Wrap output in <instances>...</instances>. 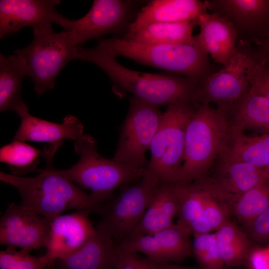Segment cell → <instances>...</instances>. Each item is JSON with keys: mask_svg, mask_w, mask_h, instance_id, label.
Instances as JSON below:
<instances>
[{"mask_svg": "<svg viewBox=\"0 0 269 269\" xmlns=\"http://www.w3.org/2000/svg\"><path fill=\"white\" fill-rule=\"evenodd\" d=\"M252 48L261 59L269 63V32Z\"/></svg>", "mask_w": 269, "mask_h": 269, "instance_id": "obj_38", "label": "cell"}, {"mask_svg": "<svg viewBox=\"0 0 269 269\" xmlns=\"http://www.w3.org/2000/svg\"><path fill=\"white\" fill-rule=\"evenodd\" d=\"M161 269H192L191 268L181 266L176 264L170 263H159Z\"/></svg>", "mask_w": 269, "mask_h": 269, "instance_id": "obj_39", "label": "cell"}, {"mask_svg": "<svg viewBox=\"0 0 269 269\" xmlns=\"http://www.w3.org/2000/svg\"><path fill=\"white\" fill-rule=\"evenodd\" d=\"M198 103L169 105L152 140L147 170L160 182L176 183L183 161L185 131Z\"/></svg>", "mask_w": 269, "mask_h": 269, "instance_id": "obj_7", "label": "cell"}, {"mask_svg": "<svg viewBox=\"0 0 269 269\" xmlns=\"http://www.w3.org/2000/svg\"><path fill=\"white\" fill-rule=\"evenodd\" d=\"M249 49L251 59L247 76L250 89L269 99V63L261 59L252 47Z\"/></svg>", "mask_w": 269, "mask_h": 269, "instance_id": "obj_34", "label": "cell"}, {"mask_svg": "<svg viewBox=\"0 0 269 269\" xmlns=\"http://www.w3.org/2000/svg\"><path fill=\"white\" fill-rule=\"evenodd\" d=\"M211 183L208 175L190 182L175 183L179 200L176 225L188 233L190 225L202 212Z\"/></svg>", "mask_w": 269, "mask_h": 269, "instance_id": "obj_26", "label": "cell"}, {"mask_svg": "<svg viewBox=\"0 0 269 269\" xmlns=\"http://www.w3.org/2000/svg\"><path fill=\"white\" fill-rule=\"evenodd\" d=\"M117 246L111 238L97 231L77 251L57 260L52 269H114Z\"/></svg>", "mask_w": 269, "mask_h": 269, "instance_id": "obj_23", "label": "cell"}, {"mask_svg": "<svg viewBox=\"0 0 269 269\" xmlns=\"http://www.w3.org/2000/svg\"><path fill=\"white\" fill-rule=\"evenodd\" d=\"M199 33L193 36L195 43L213 61L227 66L239 52L237 35L232 23L225 17L206 11L196 19Z\"/></svg>", "mask_w": 269, "mask_h": 269, "instance_id": "obj_17", "label": "cell"}, {"mask_svg": "<svg viewBox=\"0 0 269 269\" xmlns=\"http://www.w3.org/2000/svg\"><path fill=\"white\" fill-rule=\"evenodd\" d=\"M16 113L21 118V123L14 139L34 141L55 144L64 139L74 141L83 134L84 127L79 119L72 115L64 117L62 123H55L31 115L25 105Z\"/></svg>", "mask_w": 269, "mask_h": 269, "instance_id": "obj_19", "label": "cell"}, {"mask_svg": "<svg viewBox=\"0 0 269 269\" xmlns=\"http://www.w3.org/2000/svg\"><path fill=\"white\" fill-rule=\"evenodd\" d=\"M237 46L239 52L229 63L211 74L202 84L198 91V103H214L217 108L226 111L249 91V46Z\"/></svg>", "mask_w": 269, "mask_h": 269, "instance_id": "obj_10", "label": "cell"}, {"mask_svg": "<svg viewBox=\"0 0 269 269\" xmlns=\"http://www.w3.org/2000/svg\"></svg>", "mask_w": 269, "mask_h": 269, "instance_id": "obj_42", "label": "cell"}, {"mask_svg": "<svg viewBox=\"0 0 269 269\" xmlns=\"http://www.w3.org/2000/svg\"><path fill=\"white\" fill-rule=\"evenodd\" d=\"M208 12L233 24L237 44L253 47L269 32V0H206Z\"/></svg>", "mask_w": 269, "mask_h": 269, "instance_id": "obj_12", "label": "cell"}, {"mask_svg": "<svg viewBox=\"0 0 269 269\" xmlns=\"http://www.w3.org/2000/svg\"><path fill=\"white\" fill-rule=\"evenodd\" d=\"M231 137L226 111L209 104L198 103L186 128L183 161L176 183L207 176L228 148Z\"/></svg>", "mask_w": 269, "mask_h": 269, "instance_id": "obj_3", "label": "cell"}, {"mask_svg": "<svg viewBox=\"0 0 269 269\" xmlns=\"http://www.w3.org/2000/svg\"><path fill=\"white\" fill-rule=\"evenodd\" d=\"M131 0H95L83 17L71 20L67 30L76 46L104 35L118 32L132 23Z\"/></svg>", "mask_w": 269, "mask_h": 269, "instance_id": "obj_11", "label": "cell"}, {"mask_svg": "<svg viewBox=\"0 0 269 269\" xmlns=\"http://www.w3.org/2000/svg\"><path fill=\"white\" fill-rule=\"evenodd\" d=\"M265 177L269 182V165L265 168Z\"/></svg>", "mask_w": 269, "mask_h": 269, "instance_id": "obj_40", "label": "cell"}, {"mask_svg": "<svg viewBox=\"0 0 269 269\" xmlns=\"http://www.w3.org/2000/svg\"><path fill=\"white\" fill-rule=\"evenodd\" d=\"M179 208L176 184L160 182L141 221L130 237L152 234L174 226L173 219L178 215Z\"/></svg>", "mask_w": 269, "mask_h": 269, "instance_id": "obj_22", "label": "cell"}, {"mask_svg": "<svg viewBox=\"0 0 269 269\" xmlns=\"http://www.w3.org/2000/svg\"><path fill=\"white\" fill-rule=\"evenodd\" d=\"M269 205V182L265 178L245 192L232 204L231 212L246 226Z\"/></svg>", "mask_w": 269, "mask_h": 269, "instance_id": "obj_31", "label": "cell"}, {"mask_svg": "<svg viewBox=\"0 0 269 269\" xmlns=\"http://www.w3.org/2000/svg\"><path fill=\"white\" fill-rule=\"evenodd\" d=\"M190 236L175 224L152 234L129 237L118 245L131 252L143 254L155 263H169L192 255Z\"/></svg>", "mask_w": 269, "mask_h": 269, "instance_id": "obj_15", "label": "cell"}, {"mask_svg": "<svg viewBox=\"0 0 269 269\" xmlns=\"http://www.w3.org/2000/svg\"><path fill=\"white\" fill-rule=\"evenodd\" d=\"M90 211L77 210L60 215L51 221L45 256L49 267L55 262L77 251L97 232L89 218Z\"/></svg>", "mask_w": 269, "mask_h": 269, "instance_id": "obj_16", "label": "cell"}, {"mask_svg": "<svg viewBox=\"0 0 269 269\" xmlns=\"http://www.w3.org/2000/svg\"><path fill=\"white\" fill-rule=\"evenodd\" d=\"M230 213L228 203L211 178L203 208L198 217L190 225L189 233L194 235L216 231L230 220Z\"/></svg>", "mask_w": 269, "mask_h": 269, "instance_id": "obj_28", "label": "cell"}, {"mask_svg": "<svg viewBox=\"0 0 269 269\" xmlns=\"http://www.w3.org/2000/svg\"><path fill=\"white\" fill-rule=\"evenodd\" d=\"M74 144L79 161L69 169L58 171L82 189L89 190L98 203L111 200L116 188L138 180L146 172V168H136L103 157L98 152L97 141L88 134H83Z\"/></svg>", "mask_w": 269, "mask_h": 269, "instance_id": "obj_4", "label": "cell"}, {"mask_svg": "<svg viewBox=\"0 0 269 269\" xmlns=\"http://www.w3.org/2000/svg\"><path fill=\"white\" fill-rule=\"evenodd\" d=\"M59 0H0V37L14 34L21 28H32L54 23L67 30L70 19L58 12Z\"/></svg>", "mask_w": 269, "mask_h": 269, "instance_id": "obj_14", "label": "cell"}, {"mask_svg": "<svg viewBox=\"0 0 269 269\" xmlns=\"http://www.w3.org/2000/svg\"><path fill=\"white\" fill-rule=\"evenodd\" d=\"M49 267V261L44 255L33 256L30 252L6 247L0 252V269H44Z\"/></svg>", "mask_w": 269, "mask_h": 269, "instance_id": "obj_33", "label": "cell"}, {"mask_svg": "<svg viewBox=\"0 0 269 269\" xmlns=\"http://www.w3.org/2000/svg\"><path fill=\"white\" fill-rule=\"evenodd\" d=\"M215 234L224 265H238L248 259L251 251L249 237L230 220Z\"/></svg>", "mask_w": 269, "mask_h": 269, "instance_id": "obj_29", "label": "cell"}, {"mask_svg": "<svg viewBox=\"0 0 269 269\" xmlns=\"http://www.w3.org/2000/svg\"><path fill=\"white\" fill-rule=\"evenodd\" d=\"M51 221L15 202L9 204L0 219V243L31 252L46 247Z\"/></svg>", "mask_w": 269, "mask_h": 269, "instance_id": "obj_13", "label": "cell"}, {"mask_svg": "<svg viewBox=\"0 0 269 269\" xmlns=\"http://www.w3.org/2000/svg\"><path fill=\"white\" fill-rule=\"evenodd\" d=\"M27 76L23 59L19 55L0 54V111L16 112L25 103L21 91V83Z\"/></svg>", "mask_w": 269, "mask_h": 269, "instance_id": "obj_25", "label": "cell"}, {"mask_svg": "<svg viewBox=\"0 0 269 269\" xmlns=\"http://www.w3.org/2000/svg\"><path fill=\"white\" fill-rule=\"evenodd\" d=\"M53 156H47L38 175L24 177L0 172V180L18 191L20 204L51 221L69 210H87L100 215L104 205L96 202L81 188L61 175L52 166Z\"/></svg>", "mask_w": 269, "mask_h": 269, "instance_id": "obj_2", "label": "cell"}, {"mask_svg": "<svg viewBox=\"0 0 269 269\" xmlns=\"http://www.w3.org/2000/svg\"><path fill=\"white\" fill-rule=\"evenodd\" d=\"M215 165L214 173L211 177L228 203L230 211L232 204L241 195L266 178L265 168L233 159L225 152Z\"/></svg>", "mask_w": 269, "mask_h": 269, "instance_id": "obj_18", "label": "cell"}, {"mask_svg": "<svg viewBox=\"0 0 269 269\" xmlns=\"http://www.w3.org/2000/svg\"><path fill=\"white\" fill-rule=\"evenodd\" d=\"M193 236L192 253L201 269H222L224 264L219 253L215 233Z\"/></svg>", "mask_w": 269, "mask_h": 269, "instance_id": "obj_32", "label": "cell"}, {"mask_svg": "<svg viewBox=\"0 0 269 269\" xmlns=\"http://www.w3.org/2000/svg\"><path fill=\"white\" fill-rule=\"evenodd\" d=\"M108 40L116 57L123 56L138 63L189 78L202 84L216 71L209 56L195 42L147 45L123 38Z\"/></svg>", "mask_w": 269, "mask_h": 269, "instance_id": "obj_5", "label": "cell"}, {"mask_svg": "<svg viewBox=\"0 0 269 269\" xmlns=\"http://www.w3.org/2000/svg\"><path fill=\"white\" fill-rule=\"evenodd\" d=\"M247 228L248 237L257 242L269 240V205Z\"/></svg>", "mask_w": 269, "mask_h": 269, "instance_id": "obj_36", "label": "cell"}, {"mask_svg": "<svg viewBox=\"0 0 269 269\" xmlns=\"http://www.w3.org/2000/svg\"><path fill=\"white\" fill-rule=\"evenodd\" d=\"M42 155L44 151L16 139L0 149V162L7 164L11 174L16 176L36 170Z\"/></svg>", "mask_w": 269, "mask_h": 269, "instance_id": "obj_30", "label": "cell"}, {"mask_svg": "<svg viewBox=\"0 0 269 269\" xmlns=\"http://www.w3.org/2000/svg\"><path fill=\"white\" fill-rule=\"evenodd\" d=\"M196 25V20L153 23L123 38L147 45L193 44L192 32Z\"/></svg>", "mask_w": 269, "mask_h": 269, "instance_id": "obj_24", "label": "cell"}, {"mask_svg": "<svg viewBox=\"0 0 269 269\" xmlns=\"http://www.w3.org/2000/svg\"><path fill=\"white\" fill-rule=\"evenodd\" d=\"M160 181L147 169L133 185L121 188L104 204L95 229L119 244L130 237L141 221Z\"/></svg>", "mask_w": 269, "mask_h": 269, "instance_id": "obj_8", "label": "cell"}, {"mask_svg": "<svg viewBox=\"0 0 269 269\" xmlns=\"http://www.w3.org/2000/svg\"><path fill=\"white\" fill-rule=\"evenodd\" d=\"M208 11L205 0H153L143 6L130 24L124 36L153 23L196 20Z\"/></svg>", "mask_w": 269, "mask_h": 269, "instance_id": "obj_20", "label": "cell"}, {"mask_svg": "<svg viewBox=\"0 0 269 269\" xmlns=\"http://www.w3.org/2000/svg\"><path fill=\"white\" fill-rule=\"evenodd\" d=\"M248 259L251 269H269V250L251 251Z\"/></svg>", "mask_w": 269, "mask_h": 269, "instance_id": "obj_37", "label": "cell"}, {"mask_svg": "<svg viewBox=\"0 0 269 269\" xmlns=\"http://www.w3.org/2000/svg\"><path fill=\"white\" fill-rule=\"evenodd\" d=\"M225 111L231 135L247 130L260 134H269V99L250 88Z\"/></svg>", "mask_w": 269, "mask_h": 269, "instance_id": "obj_21", "label": "cell"}, {"mask_svg": "<svg viewBox=\"0 0 269 269\" xmlns=\"http://www.w3.org/2000/svg\"><path fill=\"white\" fill-rule=\"evenodd\" d=\"M108 39L92 48L77 46L74 59L92 63L102 69L111 81L134 97L156 107L180 102L197 103L200 82L175 74H151L129 69L116 60Z\"/></svg>", "mask_w": 269, "mask_h": 269, "instance_id": "obj_1", "label": "cell"}, {"mask_svg": "<svg viewBox=\"0 0 269 269\" xmlns=\"http://www.w3.org/2000/svg\"><path fill=\"white\" fill-rule=\"evenodd\" d=\"M231 138L225 151L229 157L259 167L269 165V134L251 136L242 133Z\"/></svg>", "mask_w": 269, "mask_h": 269, "instance_id": "obj_27", "label": "cell"}, {"mask_svg": "<svg viewBox=\"0 0 269 269\" xmlns=\"http://www.w3.org/2000/svg\"><path fill=\"white\" fill-rule=\"evenodd\" d=\"M163 113L159 107L134 97L121 127L113 158L136 168H146L145 153L161 124Z\"/></svg>", "mask_w": 269, "mask_h": 269, "instance_id": "obj_9", "label": "cell"}, {"mask_svg": "<svg viewBox=\"0 0 269 269\" xmlns=\"http://www.w3.org/2000/svg\"></svg>", "mask_w": 269, "mask_h": 269, "instance_id": "obj_41", "label": "cell"}, {"mask_svg": "<svg viewBox=\"0 0 269 269\" xmlns=\"http://www.w3.org/2000/svg\"><path fill=\"white\" fill-rule=\"evenodd\" d=\"M33 40L26 47L14 51L24 60L38 96L54 88L55 79L67 63L74 60L76 47L68 32H55L51 23L32 28Z\"/></svg>", "mask_w": 269, "mask_h": 269, "instance_id": "obj_6", "label": "cell"}, {"mask_svg": "<svg viewBox=\"0 0 269 269\" xmlns=\"http://www.w3.org/2000/svg\"><path fill=\"white\" fill-rule=\"evenodd\" d=\"M114 269H161L159 263L148 259H142L135 253L126 250L118 245L114 261Z\"/></svg>", "mask_w": 269, "mask_h": 269, "instance_id": "obj_35", "label": "cell"}]
</instances>
